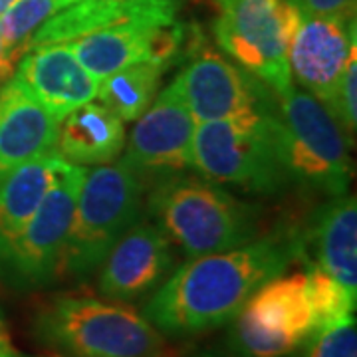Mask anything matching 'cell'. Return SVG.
Listing matches in <instances>:
<instances>
[{
	"label": "cell",
	"instance_id": "9c48e42d",
	"mask_svg": "<svg viewBox=\"0 0 357 357\" xmlns=\"http://www.w3.org/2000/svg\"><path fill=\"white\" fill-rule=\"evenodd\" d=\"M86 173L88 167L62 159L38 211L0 266L16 286L42 288L60 280L66 241Z\"/></svg>",
	"mask_w": 357,
	"mask_h": 357
},
{
	"label": "cell",
	"instance_id": "603a6c76",
	"mask_svg": "<svg viewBox=\"0 0 357 357\" xmlns=\"http://www.w3.org/2000/svg\"><path fill=\"white\" fill-rule=\"evenodd\" d=\"M306 278L318 333L356 314L357 298L345 292L344 288L333 280L332 276H328L318 264L306 262Z\"/></svg>",
	"mask_w": 357,
	"mask_h": 357
},
{
	"label": "cell",
	"instance_id": "d4e9b609",
	"mask_svg": "<svg viewBox=\"0 0 357 357\" xmlns=\"http://www.w3.org/2000/svg\"><path fill=\"white\" fill-rule=\"evenodd\" d=\"M307 351V357H357L356 316L321 330Z\"/></svg>",
	"mask_w": 357,
	"mask_h": 357
},
{
	"label": "cell",
	"instance_id": "4316f807",
	"mask_svg": "<svg viewBox=\"0 0 357 357\" xmlns=\"http://www.w3.org/2000/svg\"><path fill=\"white\" fill-rule=\"evenodd\" d=\"M16 66H18V60L13 58L8 52L2 48V44H0V86L6 84V82L14 76Z\"/></svg>",
	"mask_w": 357,
	"mask_h": 357
},
{
	"label": "cell",
	"instance_id": "e0dca14e",
	"mask_svg": "<svg viewBox=\"0 0 357 357\" xmlns=\"http://www.w3.org/2000/svg\"><path fill=\"white\" fill-rule=\"evenodd\" d=\"M177 13V0H76L40 26L30 40V48L72 42L133 20L175 22Z\"/></svg>",
	"mask_w": 357,
	"mask_h": 357
},
{
	"label": "cell",
	"instance_id": "52a82bcc",
	"mask_svg": "<svg viewBox=\"0 0 357 357\" xmlns=\"http://www.w3.org/2000/svg\"><path fill=\"white\" fill-rule=\"evenodd\" d=\"M316 335L306 272H282L258 286L230 319L229 345L243 357H298Z\"/></svg>",
	"mask_w": 357,
	"mask_h": 357
},
{
	"label": "cell",
	"instance_id": "d6986e66",
	"mask_svg": "<svg viewBox=\"0 0 357 357\" xmlns=\"http://www.w3.org/2000/svg\"><path fill=\"white\" fill-rule=\"evenodd\" d=\"M126 137V123L103 103L91 100L60 121L56 153L74 165H107L121 155Z\"/></svg>",
	"mask_w": 357,
	"mask_h": 357
},
{
	"label": "cell",
	"instance_id": "9a60e30c",
	"mask_svg": "<svg viewBox=\"0 0 357 357\" xmlns=\"http://www.w3.org/2000/svg\"><path fill=\"white\" fill-rule=\"evenodd\" d=\"M14 77L56 121L96 100L100 86L66 42L30 48L18 60Z\"/></svg>",
	"mask_w": 357,
	"mask_h": 357
},
{
	"label": "cell",
	"instance_id": "ba28073f",
	"mask_svg": "<svg viewBox=\"0 0 357 357\" xmlns=\"http://www.w3.org/2000/svg\"><path fill=\"white\" fill-rule=\"evenodd\" d=\"M215 38L236 64L280 93L292 84L288 38L292 4L286 0H217Z\"/></svg>",
	"mask_w": 357,
	"mask_h": 357
},
{
	"label": "cell",
	"instance_id": "7402d4cb",
	"mask_svg": "<svg viewBox=\"0 0 357 357\" xmlns=\"http://www.w3.org/2000/svg\"><path fill=\"white\" fill-rule=\"evenodd\" d=\"M76 0H14L0 18V44L20 60L30 48V40L44 22L62 13Z\"/></svg>",
	"mask_w": 357,
	"mask_h": 357
},
{
	"label": "cell",
	"instance_id": "277c9868",
	"mask_svg": "<svg viewBox=\"0 0 357 357\" xmlns=\"http://www.w3.org/2000/svg\"><path fill=\"white\" fill-rule=\"evenodd\" d=\"M141 211V175L121 161L88 169L68 232L60 278L86 282L98 274L112 246L139 220Z\"/></svg>",
	"mask_w": 357,
	"mask_h": 357
},
{
	"label": "cell",
	"instance_id": "8992f818",
	"mask_svg": "<svg viewBox=\"0 0 357 357\" xmlns=\"http://www.w3.org/2000/svg\"><path fill=\"white\" fill-rule=\"evenodd\" d=\"M276 128L288 177L330 199L349 191L354 139L314 96L294 84L276 93Z\"/></svg>",
	"mask_w": 357,
	"mask_h": 357
},
{
	"label": "cell",
	"instance_id": "3957f363",
	"mask_svg": "<svg viewBox=\"0 0 357 357\" xmlns=\"http://www.w3.org/2000/svg\"><path fill=\"white\" fill-rule=\"evenodd\" d=\"M40 344L64 357H167V337L128 304L62 294L34 318Z\"/></svg>",
	"mask_w": 357,
	"mask_h": 357
},
{
	"label": "cell",
	"instance_id": "484cf974",
	"mask_svg": "<svg viewBox=\"0 0 357 357\" xmlns=\"http://www.w3.org/2000/svg\"><path fill=\"white\" fill-rule=\"evenodd\" d=\"M294 8L318 16L356 18V0H286Z\"/></svg>",
	"mask_w": 357,
	"mask_h": 357
},
{
	"label": "cell",
	"instance_id": "4fadbf2b",
	"mask_svg": "<svg viewBox=\"0 0 357 357\" xmlns=\"http://www.w3.org/2000/svg\"><path fill=\"white\" fill-rule=\"evenodd\" d=\"M173 270V243L157 225L139 218L105 256L98 270V292L105 300L133 304L149 298Z\"/></svg>",
	"mask_w": 357,
	"mask_h": 357
},
{
	"label": "cell",
	"instance_id": "f546056e",
	"mask_svg": "<svg viewBox=\"0 0 357 357\" xmlns=\"http://www.w3.org/2000/svg\"><path fill=\"white\" fill-rule=\"evenodd\" d=\"M14 0H0V18H2V14L8 10V6L13 4Z\"/></svg>",
	"mask_w": 357,
	"mask_h": 357
},
{
	"label": "cell",
	"instance_id": "cb8c5ba5",
	"mask_svg": "<svg viewBox=\"0 0 357 357\" xmlns=\"http://www.w3.org/2000/svg\"><path fill=\"white\" fill-rule=\"evenodd\" d=\"M328 114L344 129L345 135L354 139L357 128V54L354 52L345 64L342 76L337 79L335 88L328 103L324 105Z\"/></svg>",
	"mask_w": 357,
	"mask_h": 357
},
{
	"label": "cell",
	"instance_id": "ac0fdd59",
	"mask_svg": "<svg viewBox=\"0 0 357 357\" xmlns=\"http://www.w3.org/2000/svg\"><path fill=\"white\" fill-rule=\"evenodd\" d=\"M310 243L314 262L345 292L357 298V201L354 195L328 199L318 208Z\"/></svg>",
	"mask_w": 357,
	"mask_h": 357
},
{
	"label": "cell",
	"instance_id": "44dd1931",
	"mask_svg": "<svg viewBox=\"0 0 357 357\" xmlns=\"http://www.w3.org/2000/svg\"><path fill=\"white\" fill-rule=\"evenodd\" d=\"M167 68L161 60H147L117 70L100 82L96 98L123 123H131L153 103Z\"/></svg>",
	"mask_w": 357,
	"mask_h": 357
},
{
	"label": "cell",
	"instance_id": "2e32d148",
	"mask_svg": "<svg viewBox=\"0 0 357 357\" xmlns=\"http://www.w3.org/2000/svg\"><path fill=\"white\" fill-rule=\"evenodd\" d=\"M58 126L24 86L10 77L0 86V178L42 155L56 153Z\"/></svg>",
	"mask_w": 357,
	"mask_h": 357
},
{
	"label": "cell",
	"instance_id": "ffe728a7",
	"mask_svg": "<svg viewBox=\"0 0 357 357\" xmlns=\"http://www.w3.org/2000/svg\"><path fill=\"white\" fill-rule=\"evenodd\" d=\"M62 157L42 155L0 178V266L54 183Z\"/></svg>",
	"mask_w": 357,
	"mask_h": 357
},
{
	"label": "cell",
	"instance_id": "7c38bea8",
	"mask_svg": "<svg viewBox=\"0 0 357 357\" xmlns=\"http://www.w3.org/2000/svg\"><path fill=\"white\" fill-rule=\"evenodd\" d=\"M356 50V18L307 14L292 6L288 66L304 91L326 105Z\"/></svg>",
	"mask_w": 357,
	"mask_h": 357
},
{
	"label": "cell",
	"instance_id": "8fae6325",
	"mask_svg": "<svg viewBox=\"0 0 357 357\" xmlns=\"http://www.w3.org/2000/svg\"><path fill=\"white\" fill-rule=\"evenodd\" d=\"M197 121L175 84L157 93L126 137L123 159L141 177H169L192 169V139Z\"/></svg>",
	"mask_w": 357,
	"mask_h": 357
},
{
	"label": "cell",
	"instance_id": "5bb4252c",
	"mask_svg": "<svg viewBox=\"0 0 357 357\" xmlns=\"http://www.w3.org/2000/svg\"><path fill=\"white\" fill-rule=\"evenodd\" d=\"M183 26L163 20H133L66 42L98 82L128 66L161 60L171 64L183 42Z\"/></svg>",
	"mask_w": 357,
	"mask_h": 357
},
{
	"label": "cell",
	"instance_id": "30bf717a",
	"mask_svg": "<svg viewBox=\"0 0 357 357\" xmlns=\"http://www.w3.org/2000/svg\"><path fill=\"white\" fill-rule=\"evenodd\" d=\"M173 84L197 123L276 112L266 84L211 48L195 54Z\"/></svg>",
	"mask_w": 357,
	"mask_h": 357
},
{
	"label": "cell",
	"instance_id": "6da1fadb",
	"mask_svg": "<svg viewBox=\"0 0 357 357\" xmlns=\"http://www.w3.org/2000/svg\"><path fill=\"white\" fill-rule=\"evenodd\" d=\"M298 248L274 236L189 258L177 266L145 306L143 316L165 337H191L230 324L258 286L286 272Z\"/></svg>",
	"mask_w": 357,
	"mask_h": 357
},
{
	"label": "cell",
	"instance_id": "5b68a950",
	"mask_svg": "<svg viewBox=\"0 0 357 357\" xmlns=\"http://www.w3.org/2000/svg\"><path fill=\"white\" fill-rule=\"evenodd\" d=\"M192 169L218 185L274 195L290 181L278 143L276 112L197 123Z\"/></svg>",
	"mask_w": 357,
	"mask_h": 357
},
{
	"label": "cell",
	"instance_id": "f1b7e54d",
	"mask_svg": "<svg viewBox=\"0 0 357 357\" xmlns=\"http://www.w3.org/2000/svg\"><path fill=\"white\" fill-rule=\"evenodd\" d=\"M195 357H243V356L234 354L232 349H230L229 354H225V351H213V349H208V351H201V354H197Z\"/></svg>",
	"mask_w": 357,
	"mask_h": 357
},
{
	"label": "cell",
	"instance_id": "7a4b0ae2",
	"mask_svg": "<svg viewBox=\"0 0 357 357\" xmlns=\"http://www.w3.org/2000/svg\"><path fill=\"white\" fill-rule=\"evenodd\" d=\"M147 215L187 258L222 252L258 238V213L206 177L169 175L147 197Z\"/></svg>",
	"mask_w": 357,
	"mask_h": 357
},
{
	"label": "cell",
	"instance_id": "83f0119b",
	"mask_svg": "<svg viewBox=\"0 0 357 357\" xmlns=\"http://www.w3.org/2000/svg\"><path fill=\"white\" fill-rule=\"evenodd\" d=\"M0 357H22L18 354V349L14 347L10 333L6 330V324H4L2 316H0Z\"/></svg>",
	"mask_w": 357,
	"mask_h": 357
}]
</instances>
